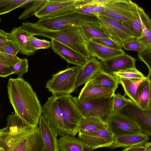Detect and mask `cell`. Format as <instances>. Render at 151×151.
Instances as JSON below:
<instances>
[{"label":"cell","mask_w":151,"mask_h":151,"mask_svg":"<svg viewBox=\"0 0 151 151\" xmlns=\"http://www.w3.org/2000/svg\"><path fill=\"white\" fill-rule=\"evenodd\" d=\"M6 127L0 129V147L5 151H43L38 127L26 125L15 113L7 117Z\"/></svg>","instance_id":"6da1fadb"},{"label":"cell","mask_w":151,"mask_h":151,"mask_svg":"<svg viewBox=\"0 0 151 151\" xmlns=\"http://www.w3.org/2000/svg\"><path fill=\"white\" fill-rule=\"evenodd\" d=\"M8 98L15 114L26 125L38 126L42 106L36 92L23 77L10 78L7 86Z\"/></svg>","instance_id":"7a4b0ae2"},{"label":"cell","mask_w":151,"mask_h":151,"mask_svg":"<svg viewBox=\"0 0 151 151\" xmlns=\"http://www.w3.org/2000/svg\"><path fill=\"white\" fill-rule=\"evenodd\" d=\"M22 27L31 35L44 37L55 40L69 47L88 60L91 57L87 49V42L82 34L80 26L68 27L57 30Z\"/></svg>","instance_id":"3957f363"},{"label":"cell","mask_w":151,"mask_h":151,"mask_svg":"<svg viewBox=\"0 0 151 151\" xmlns=\"http://www.w3.org/2000/svg\"><path fill=\"white\" fill-rule=\"evenodd\" d=\"M99 21L95 16L82 14L74 11L60 16L40 19L37 22H23L21 26L30 28L57 30L70 26H80L87 22Z\"/></svg>","instance_id":"277c9868"},{"label":"cell","mask_w":151,"mask_h":151,"mask_svg":"<svg viewBox=\"0 0 151 151\" xmlns=\"http://www.w3.org/2000/svg\"><path fill=\"white\" fill-rule=\"evenodd\" d=\"M80 67L76 66L54 74L46 83L45 87L52 95L70 94L76 88Z\"/></svg>","instance_id":"5b68a950"},{"label":"cell","mask_w":151,"mask_h":151,"mask_svg":"<svg viewBox=\"0 0 151 151\" xmlns=\"http://www.w3.org/2000/svg\"><path fill=\"white\" fill-rule=\"evenodd\" d=\"M71 94L57 96L66 131L68 135L75 136L78 133L79 124L84 118Z\"/></svg>","instance_id":"8992f818"},{"label":"cell","mask_w":151,"mask_h":151,"mask_svg":"<svg viewBox=\"0 0 151 151\" xmlns=\"http://www.w3.org/2000/svg\"><path fill=\"white\" fill-rule=\"evenodd\" d=\"M112 98H103L90 101H80L76 97H73V98L84 117L96 119L106 123L108 118L112 113Z\"/></svg>","instance_id":"52a82bcc"},{"label":"cell","mask_w":151,"mask_h":151,"mask_svg":"<svg viewBox=\"0 0 151 151\" xmlns=\"http://www.w3.org/2000/svg\"><path fill=\"white\" fill-rule=\"evenodd\" d=\"M138 6L130 0H110L104 6V13L98 15L124 24L130 20Z\"/></svg>","instance_id":"ba28073f"},{"label":"cell","mask_w":151,"mask_h":151,"mask_svg":"<svg viewBox=\"0 0 151 151\" xmlns=\"http://www.w3.org/2000/svg\"><path fill=\"white\" fill-rule=\"evenodd\" d=\"M57 98L56 95H52L48 98L42 106V114L57 135H68Z\"/></svg>","instance_id":"9c48e42d"},{"label":"cell","mask_w":151,"mask_h":151,"mask_svg":"<svg viewBox=\"0 0 151 151\" xmlns=\"http://www.w3.org/2000/svg\"><path fill=\"white\" fill-rule=\"evenodd\" d=\"M108 128L114 136L142 132L139 126L128 117L119 113H112L106 121Z\"/></svg>","instance_id":"30bf717a"},{"label":"cell","mask_w":151,"mask_h":151,"mask_svg":"<svg viewBox=\"0 0 151 151\" xmlns=\"http://www.w3.org/2000/svg\"><path fill=\"white\" fill-rule=\"evenodd\" d=\"M107 35L111 40L121 45L127 40L135 38L129 29L123 24L106 17L96 16Z\"/></svg>","instance_id":"8fae6325"},{"label":"cell","mask_w":151,"mask_h":151,"mask_svg":"<svg viewBox=\"0 0 151 151\" xmlns=\"http://www.w3.org/2000/svg\"><path fill=\"white\" fill-rule=\"evenodd\" d=\"M127 104L119 112L135 122L140 127L142 132L151 135V110L141 109L135 103L128 98Z\"/></svg>","instance_id":"7c38bea8"},{"label":"cell","mask_w":151,"mask_h":151,"mask_svg":"<svg viewBox=\"0 0 151 151\" xmlns=\"http://www.w3.org/2000/svg\"><path fill=\"white\" fill-rule=\"evenodd\" d=\"M76 0H48L36 13L39 19L54 17L74 11Z\"/></svg>","instance_id":"4fadbf2b"},{"label":"cell","mask_w":151,"mask_h":151,"mask_svg":"<svg viewBox=\"0 0 151 151\" xmlns=\"http://www.w3.org/2000/svg\"><path fill=\"white\" fill-rule=\"evenodd\" d=\"M78 137L93 150L99 148L110 147L114 135L107 128L90 132L78 133Z\"/></svg>","instance_id":"5bb4252c"},{"label":"cell","mask_w":151,"mask_h":151,"mask_svg":"<svg viewBox=\"0 0 151 151\" xmlns=\"http://www.w3.org/2000/svg\"><path fill=\"white\" fill-rule=\"evenodd\" d=\"M3 32L8 40H12L19 50V52L27 56L34 55L37 51L29 41V34L21 26L14 27L10 32Z\"/></svg>","instance_id":"9a60e30c"},{"label":"cell","mask_w":151,"mask_h":151,"mask_svg":"<svg viewBox=\"0 0 151 151\" xmlns=\"http://www.w3.org/2000/svg\"><path fill=\"white\" fill-rule=\"evenodd\" d=\"M115 92L112 90L94 84L90 80L85 84L77 98L80 101H90L112 97Z\"/></svg>","instance_id":"2e32d148"},{"label":"cell","mask_w":151,"mask_h":151,"mask_svg":"<svg viewBox=\"0 0 151 151\" xmlns=\"http://www.w3.org/2000/svg\"><path fill=\"white\" fill-rule=\"evenodd\" d=\"M136 61L135 59L125 53L102 62V69L111 74L115 72L135 68Z\"/></svg>","instance_id":"e0dca14e"},{"label":"cell","mask_w":151,"mask_h":151,"mask_svg":"<svg viewBox=\"0 0 151 151\" xmlns=\"http://www.w3.org/2000/svg\"><path fill=\"white\" fill-rule=\"evenodd\" d=\"M51 47L56 54L68 63L81 67L88 59L66 45L54 40H51Z\"/></svg>","instance_id":"ac0fdd59"},{"label":"cell","mask_w":151,"mask_h":151,"mask_svg":"<svg viewBox=\"0 0 151 151\" xmlns=\"http://www.w3.org/2000/svg\"><path fill=\"white\" fill-rule=\"evenodd\" d=\"M38 125L44 145L43 151H59L57 134L42 115L40 117Z\"/></svg>","instance_id":"d6986e66"},{"label":"cell","mask_w":151,"mask_h":151,"mask_svg":"<svg viewBox=\"0 0 151 151\" xmlns=\"http://www.w3.org/2000/svg\"><path fill=\"white\" fill-rule=\"evenodd\" d=\"M102 62L97 58L91 57L80 68L77 79L76 87L78 88L92 78L102 70Z\"/></svg>","instance_id":"ffe728a7"},{"label":"cell","mask_w":151,"mask_h":151,"mask_svg":"<svg viewBox=\"0 0 151 151\" xmlns=\"http://www.w3.org/2000/svg\"><path fill=\"white\" fill-rule=\"evenodd\" d=\"M149 137L141 132L119 136H114L113 142L110 148L114 149L117 147H129L143 145L147 142Z\"/></svg>","instance_id":"44dd1931"},{"label":"cell","mask_w":151,"mask_h":151,"mask_svg":"<svg viewBox=\"0 0 151 151\" xmlns=\"http://www.w3.org/2000/svg\"><path fill=\"white\" fill-rule=\"evenodd\" d=\"M87 47L91 57L97 58L102 62L125 53L123 50H117L110 48L91 41L87 42Z\"/></svg>","instance_id":"7402d4cb"},{"label":"cell","mask_w":151,"mask_h":151,"mask_svg":"<svg viewBox=\"0 0 151 151\" xmlns=\"http://www.w3.org/2000/svg\"><path fill=\"white\" fill-rule=\"evenodd\" d=\"M151 81L147 76L145 80L138 87L136 92L137 105L142 109L151 110Z\"/></svg>","instance_id":"603a6c76"},{"label":"cell","mask_w":151,"mask_h":151,"mask_svg":"<svg viewBox=\"0 0 151 151\" xmlns=\"http://www.w3.org/2000/svg\"><path fill=\"white\" fill-rule=\"evenodd\" d=\"M80 28L87 42L93 39L110 38L102 28L99 21L83 23L80 25Z\"/></svg>","instance_id":"cb8c5ba5"},{"label":"cell","mask_w":151,"mask_h":151,"mask_svg":"<svg viewBox=\"0 0 151 151\" xmlns=\"http://www.w3.org/2000/svg\"><path fill=\"white\" fill-rule=\"evenodd\" d=\"M94 84L112 90L115 92L118 87V79L112 74L102 70L90 80Z\"/></svg>","instance_id":"d4e9b609"},{"label":"cell","mask_w":151,"mask_h":151,"mask_svg":"<svg viewBox=\"0 0 151 151\" xmlns=\"http://www.w3.org/2000/svg\"><path fill=\"white\" fill-rule=\"evenodd\" d=\"M147 76L144 78L138 80H132L125 79H118L119 84L123 87L124 95L127 96L129 99L136 104H137V99L136 96L137 90L139 86L146 79Z\"/></svg>","instance_id":"484cf974"},{"label":"cell","mask_w":151,"mask_h":151,"mask_svg":"<svg viewBox=\"0 0 151 151\" xmlns=\"http://www.w3.org/2000/svg\"><path fill=\"white\" fill-rule=\"evenodd\" d=\"M59 151H83V142L71 135L60 136L58 139Z\"/></svg>","instance_id":"4316f807"},{"label":"cell","mask_w":151,"mask_h":151,"mask_svg":"<svg viewBox=\"0 0 151 151\" xmlns=\"http://www.w3.org/2000/svg\"><path fill=\"white\" fill-rule=\"evenodd\" d=\"M142 24V33L138 39L147 46H151V21L148 15L141 7H138Z\"/></svg>","instance_id":"83f0119b"},{"label":"cell","mask_w":151,"mask_h":151,"mask_svg":"<svg viewBox=\"0 0 151 151\" xmlns=\"http://www.w3.org/2000/svg\"><path fill=\"white\" fill-rule=\"evenodd\" d=\"M108 128L106 122L89 117H84L78 126V133L90 132Z\"/></svg>","instance_id":"f1b7e54d"},{"label":"cell","mask_w":151,"mask_h":151,"mask_svg":"<svg viewBox=\"0 0 151 151\" xmlns=\"http://www.w3.org/2000/svg\"><path fill=\"white\" fill-rule=\"evenodd\" d=\"M34 0H1L0 15L11 12L18 8L25 7Z\"/></svg>","instance_id":"f546056e"},{"label":"cell","mask_w":151,"mask_h":151,"mask_svg":"<svg viewBox=\"0 0 151 151\" xmlns=\"http://www.w3.org/2000/svg\"><path fill=\"white\" fill-rule=\"evenodd\" d=\"M123 24L129 29L135 38H138L140 37L142 32V24L138 8L132 18Z\"/></svg>","instance_id":"4dcf8cb0"},{"label":"cell","mask_w":151,"mask_h":151,"mask_svg":"<svg viewBox=\"0 0 151 151\" xmlns=\"http://www.w3.org/2000/svg\"><path fill=\"white\" fill-rule=\"evenodd\" d=\"M48 0H34L25 7L24 11L19 16V19H24L35 15L36 13L47 1Z\"/></svg>","instance_id":"1f68e13d"},{"label":"cell","mask_w":151,"mask_h":151,"mask_svg":"<svg viewBox=\"0 0 151 151\" xmlns=\"http://www.w3.org/2000/svg\"><path fill=\"white\" fill-rule=\"evenodd\" d=\"M18 48L11 40H8L0 47V52L5 54L16 64L20 60L17 55L19 52Z\"/></svg>","instance_id":"d6a6232c"},{"label":"cell","mask_w":151,"mask_h":151,"mask_svg":"<svg viewBox=\"0 0 151 151\" xmlns=\"http://www.w3.org/2000/svg\"><path fill=\"white\" fill-rule=\"evenodd\" d=\"M117 79L122 78L132 80H138L144 78L145 76L136 68L118 71L113 73Z\"/></svg>","instance_id":"836d02e7"},{"label":"cell","mask_w":151,"mask_h":151,"mask_svg":"<svg viewBox=\"0 0 151 151\" xmlns=\"http://www.w3.org/2000/svg\"><path fill=\"white\" fill-rule=\"evenodd\" d=\"M76 13L88 15L96 16L94 10L93 5L91 3V0H76Z\"/></svg>","instance_id":"e575fe53"},{"label":"cell","mask_w":151,"mask_h":151,"mask_svg":"<svg viewBox=\"0 0 151 151\" xmlns=\"http://www.w3.org/2000/svg\"><path fill=\"white\" fill-rule=\"evenodd\" d=\"M124 95L122 96L118 93H114L112 97L111 101V110L113 113L119 112L128 103V98H126Z\"/></svg>","instance_id":"d590c367"},{"label":"cell","mask_w":151,"mask_h":151,"mask_svg":"<svg viewBox=\"0 0 151 151\" xmlns=\"http://www.w3.org/2000/svg\"><path fill=\"white\" fill-rule=\"evenodd\" d=\"M122 47L126 50L137 51H141L147 46L137 38H134L129 40L122 45Z\"/></svg>","instance_id":"8d00e7d4"},{"label":"cell","mask_w":151,"mask_h":151,"mask_svg":"<svg viewBox=\"0 0 151 151\" xmlns=\"http://www.w3.org/2000/svg\"><path fill=\"white\" fill-rule=\"evenodd\" d=\"M28 67L27 59L20 58L19 61L13 66L12 73L16 74L18 77H23V74L28 72Z\"/></svg>","instance_id":"74e56055"},{"label":"cell","mask_w":151,"mask_h":151,"mask_svg":"<svg viewBox=\"0 0 151 151\" xmlns=\"http://www.w3.org/2000/svg\"><path fill=\"white\" fill-rule=\"evenodd\" d=\"M138 56L139 60L144 63L148 69L147 76L150 77L151 74V46H148L142 50L138 52Z\"/></svg>","instance_id":"f35d334b"},{"label":"cell","mask_w":151,"mask_h":151,"mask_svg":"<svg viewBox=\"0 0 151 151\" xmlns=\"http://www.w3.org/2000/svg\"><path fill=\"white\" fill-rule=\"evenodd\" d=\"M90 41L110 48L117 50H122L121 45L110 38H94L92 39Z\"/></svg>","instance_id":"ab89813d"},{"label":"cell","mask_w":151,"mask_h":151,"mask_svg":"<svg viewBox=\"0 0 151 151\" xmlns=\"http://www.w3.org/2000/svg\"><path fill=\"white\" fill-rule=\"evenodd\" d=\"M29 38L32 46L36 50L40 49H47L51 47V41L44 39H39L30 35Z\"/></svg>","instance_id":"60d3db41"},{"label":"cell","mask_w":151,"mask_h":151,"mask_svg":"<svg viewBox=\"0 0 151 151\" xmlns=\"http://www.w3.org/2000/svg\"><path fill=\"white\" fill-rule=\"evenodd\" d=\"M0 64L9 67H12L15 64L8 56L1 52H0Z\"/></svg>","instance_id":"b9f144b4"},{"label":"cell","mask_w":151,"mask_h":151,"mask_svg":"<svg viewBox=\"0 0 151 151\" xmlns=\"http://www.w3.org/2000/svg\"><path fill=\"white\" fill-rule=\"evenodd\" d=\"M12 67L7 66L0 64V77L6 78L12 74Z\"/></svg>","instance_id":"7bdbcfd3"},{"label":"cell","mask_w":151,"mask_h":151,"mask_svg":"<svg viewBox=\"0 0 151 151\" xmlns=\"http://www.w3.org/2000/svg\"><path fill=\"white\" fill-rule=\"evenodd\" d=\"M145 148V145H137L128 147L121 151H144Z\"/></svg>","instance_id":"ee69618b"},{"label":"cell","mask_w":151,"mask_h":151,"mask_svg":"<svg viewBox=\"0 0 151 151\" xmlns=\"http://www.w3.org/2000/svg\"><path fill=\"white\" fill-rule=\"evenodd\" d=\"M94 10L96 15V16L100 14L105 12V9L104 6L100 5H93Z\"/></svg>","instance_id":"f6af8a7d"},{"label":"cell","mask_w":151,"mask_h":151,"mask_svg":"<svg viewBox=\"0 0 151 151\" xmlns=\"http://www.w3.org/2000/svg\"><path fill=\"white\" fill-rule=\"evenodd\" d=\"M3 30H1L0 32V47L8 40L6 36L3 33Z\"/></svg>","instance_id":"bcb514c9"},{"label":"cell","mask_w":151,"mask_h":151,"mask_svg":"<svg viewBox=\"0 0 151 151\" xmlns=\"http://www.w3.org/2000/svg\"><path fill=\"white\" fill-rule=\"evenodd\" d=\"M145 148L144 151H151V143L150 142L146 143L145 144Z\"/></svg>","instance_id":"7dc6e473"},{"label":"cell","mask_w":151,"mask_h":151,"mask_svg":"<svg viewBox=\"0 0 151 151\" xmlns=\"http://www.w3.org/2000/svg\"><path fill=\"white\" fill-rule=\"evenodd\" d=\"M83 151H92L90 147L83 142Z\"/></svg>","instance_id":"c3c4849f"},{"label":"cell","mask_w":151,"mask_h":151,"mask_svg":"<svg viewBox=\"0 0 151 151\" xmlns=\"http://www.w3.org/2000/svg\"><path fill=\"white\" fill-rule=\"evenodd\" d=\"M0 151H5V150L3 148L0 147Z\"/></svg>","instance_id":"681fc988"},{"label":"cell","mask_w":151,"mask_h":151,"mask_svg":"<svg viewBox=\"0 0 151 151\" xmlns=\"http://www.w3.org/2000/svg\"><path fill=\"white\" fill-rule=\"evenodd\" d=\"M1 4H2L1 0H0V8L1 7Z\"/></svg>","instance_id":"f907efd6"},{"label":"cell","mask_w":151,"mask_h":151,"mask_svg":"<svg viewBox=\"0 0 151 151\" xmlns=\"http://www.w3.org/2000/svg\"><path fill=\"white\" fill-rule=\"evenodd\" d=\"M0 22H1V19H0ZM1 30V29H0V32Z\"/></svg>","instance_id":"816d5d0a"}]
</instances>
